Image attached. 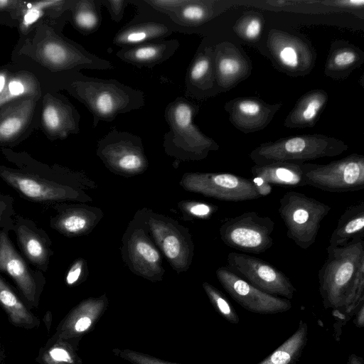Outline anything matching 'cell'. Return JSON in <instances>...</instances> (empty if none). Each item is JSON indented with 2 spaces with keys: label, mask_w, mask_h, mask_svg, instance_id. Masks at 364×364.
<instances>
[{
  "label": "cell",
  "mask_w": 364,
  "mask_h": 364,
  "mask_svg": "<svg viewBox=\"0 0 364 364\" xmlns=\"http://www.w3.org/2000/svg\"><path fill=\"white\" fill-rule=\"evenodd\" d=\"M347 364H364V360L362 357L351 353L348 358Z\"/></svg>",
  "instance_id": "48"
},
{
  "label": "cell",
  "mask_w": 364,
  "mask_h": 364,
  "mask_svg": "<svg viewBox=\"0 0 364 364\" xmlns=\"http://www.w3.org/2000/svg\"><path fill=\"white\" fill-rule=\"evenodd\" d=\"M11 231L14 232L24 258L38 270L46 272L53 255L48 233L31 219L15 215Z\"/></svg>",
  "instance_id": "18"
},
{
  "label": "cell",
  "mask_w": 364,
  "mask_h": 364,
  "mask_svg": "<svg viewBox=\"0 0 364 364\" xmlns=\"http://www.w3.org/2000/svg\"><path fill=\"white\" fill-rule=\"evenodd\" d=\"M282 105V102L269 104L257 97H238L228 101L224 108L230 123L248 134L267 127Z\"/></svg>",
  "instance_id": "17"
},
{
  "label": "cell",
  "mask_w": 364,
  "mask_h": 364,
  "mask_svg": "<svg viewBox=\"0 0 364 364\" xmlns=\"http://www.w3.org/2000/svg\"><path fill=\"white\" fill-rule=\"evenodd\" d=\"M303 164L279 161L265 165L255 164L250 171L254 177H258L270 185L285 188L301 187L307 186Z\"/></svg>",
  "instance_id": "25"
},
{
  "label": "cell",
  "mask_w": 364,
  "mask_h": 364,
  "mask_svg": "<svg viewBox=\"0 0 364 364\" xmlns=\"http://www.w3.org/2000/svg\"><path fill=\"white\" fill-rule=\"evenodd\" d=\"M112 352L115 355L129 362L132 364H179L168 362L163 359L128 348H114L112 350Z\"/></svg>",
  "instance_id": "37"
},
{
  "label": "cell",
  "mask_w": 364,
  "mask_h": 364,
  "mask_svg": "<svg viewBox=\"0 0 364 364\" xmlns=\"http://www.w3.org/2000/svg\"><path fill=\"white\" fill-rule=\"evenodd\" d=\"M77 95L95 119L112 121L144 105L143 93L116 80L91 78L76 83Z\"/></svg>",
  "instance_id": "6"
},
{
  "label": "cell",
  "mask_w": 364,
  "mask_h": 364,
  "mask_svg": "<svg viewBox=\"0 0 364 364\" xmlns=\"http://www.w3.org/2000/svg\"><path fill=\"white\" fill-rule=\"evenodd\" d=\"M331 209L304 193L289 191L280 198L278 212L287 228V237L307 250L316 242L321 223Z\"/></svg>",
  "instance_id": "5"
},
{
  "label": "cell",
  "mask_w": 364,
  "mask_h": 364,
  "mask_svg": "<svg viewBox=\"0 0 364 364\" xmlns=\"http://www.w3.org/2000/svg\"><path fill=\"white\" fill-rule=\"evenodd\" d=\"M9 3V1H8L1 0L0 1V8L6 6Z\"/></svg>",
  "instance_id": "50"
},
{
  "label": "cell",
  "mask_w": 364,
  "mask_h": 364,
  "mask_svg": "<svg viewBox=\"0 0 364 364\" xmlns=\"http://www.w3.org/2000/svg\"><path fill=\"white\" fill-rule=\"evenodd\" d=\"M9 92L16 97L24 95L26 89L23 83L19 80H12L7 85Z\"/></svg>",
  "instance_id": "45"
},
{
  "label": "cell",
  "mask_w": 364,
  "mask_h": 364,
  "mask_svg": "<svg viewBox=\"0 0 364 364\" xmlns=\"http://www.w3.org/2000/svg\"><path fill=\"white\" fill-rule=\"evenodd\" d=\"M348 149L343 141L321 134H301L267 141L250 154L255 165L274 162L303 164L309 161L338 156Z\"/></svg>",
  "instance_id": "3"
},
{
  "label": "cell",
  "mask_w": 364,
  "mask_h": 364,
  "mask_svg": "<svg viewBox=\"0 0 364 364\" xmlns=\"http://www.w3.org/2000/svg\"><path fill=\"white\" fill-rule=\"evenodd\" d=\"M85 266V263L82 259H78L73 262L66 274L65 282L68 285L72 286L80 281Z\"/></svg>",
  "instance_id": "40"
},
{
  "label": "cell",
  "mask_w": 364,
  "mask_h": 364,
  "mask_svg": "<svg viewBox=\"0 0 364 364\" xmlns=\"http://www.w3.org/2000/svg\"><path fill=\"white\" fill-rule=\"evenodd\" d=\"M267 46L274 60L289 75H304L314 67L316 51L300 36L273 28L269 32Z\"/></svg>",
  "instance_id": "15"
},
{
  "label": "cell",
  "mask_w": 364,
  "mask_h": 364,
  "mask_svg": "<svg viewBox=\"0 0 364 364\" xmlns=\"http://www.w3.org/2000/svg\"><path fill=\"white\" fill-rule=\"evenodd\" d=\"M122 242V259L132 272L153 282L162 280L165 271L161 255L137 213Z\"/></svg>",
  "instance_id": "8"
},
{
  "label": "cell",
  "mask_w": 364,
  "mask_h": 364,
  "mask_svg": "<svg viewBox=\"0 0 364 364\" xmlns=\"http://www.w3.org/2000/svg\"><path fill=\"white\" fill-rule=\"evenodd\" d=\"M274 227L275 223L269 217L249 211L225 220L219 232L222 241L228 247L243 252L260 254L272 247Z\"/></svg>",
  "instance_id": "10"
},
{
  "label": "cell",
  "mask_w": 364,
  "mask_h": 364,
  "mask_svg": "<svg viewBox=\"0 0 364 364\" xmlns=\"http://www.w3.org/2000/svg\"><path fill=\"white\" fill-rule=\"evenodd\" d=\"M171 32L172 30L163 23H141L121 30L115 36L114 43L119 46H133L150 40L165 38Z\"/></svg>",
  "instance_id": "29"
},
{
  "label": "cell",
  "mask_w": 364,
  "mask_h": 364,
  "mask_svg": "<svg viewBox=\"0 0 364 364\" xmlns=\"http://www.w3.org/2000/svg\"><path fill=\"white\" fill-rule=\"evenodd\" d=\"M216 277L228 294L243 309L259 314L287 312L290 300L266 293L243 279L227 266L217 269Z\"/></svg>",
  "instance_id": "14"
},
{
  "label": "cell",
  "mask_w": 364,
  "mask_h": 364,
  "mask_svg": "<svg viewBox=\"0 0 364 364\" xmlns=\"http://www.w3.org/2000/svg\"><path fill=\"white\" fill-rule=\"evenodd\" d=\"M14 169L0 166V178L28 200L51 205L92 199L86 193L95 184L84 174L63 168L42 167L28 163Z\"/></svg>",
  "instance_id": "2"
},
{
  "label": "cell",
  "mask_w": 364,
  "mask_h": 364,
  "mask_svg": "<svg viewBox=\"0 0 364 364\" xmlns=\"http://www.w3.org/2000/svg\"><path fill=\"white\" fill-rule=\"evenodd\" d=\"M14 198L9 194L0 193V230L8 228L11 231L16 215Z\"/></svg>",
  "instance_id": "38"
},
{
  "label": "cell",
  "mask_w": 364,
  "mask_h": 364,
  "mask_svg": "<svg viewBox=\"0 0 364 364\" xmlns=\"http://www.w3.org/2000/svg\"><path fill=\"white\" fill-rule=\"evenodd\" d=\"M102 2L107 6L113 20L119 22L123 16L127 1L124 0H107Z\"/></svg>",
  "instance_id": "41"
},
{
  "label": "cell",
  "mask_w": 364,
  "mask_h": 364,
  "mask_svg": "<svg viewBox=\"0 0 364 364\" xmlns=\"http://www.w3.org/2000/svg\"><path fill=\"white\" fill-rule=\"evenodd\" d=\"M180 184L188 191L227 202L261 197L251 179L232 173H186Z\"/></svg>",
  "instance_id": "11"
},
{
  "label": "cell",
  "mask_w": 364,
  "mask_h": 364,
  "mask_svg": "<svg viewBox=\"0 0 364 364\" xmlns=\"http://www.w3.org/2000/svg\"><path fill=\"white\" fill-rule=\"evenodd\" d=\"M215 1H188L178 8L176 16L184 23L198 24L207 21L216 14Z\"/></svg>",
  "instance_id": "31"
},
{
  "label": "cell",
  "mask_w": 364,
  "mask_h": 364,
  "mask_svg": "<svg viewBox=\"0 0 364 364\" xmlns=\"http://www.w3.org/2000/svg\"><path fill=\"white\" fill-rule=\"evenodd\" d=\"M178 47L176 40L146 43L125 48L117 53L123 61L138 67H152L171 56Z\"/></svg>",
  "instance_id": "24"
},
{
  "label": "cell",
  "mask_w": 364,
  "mask_h": 364,
  "mask_svg": "<svg viewBox=\"0 0 364 364\" xmlns=\"http://www.w3.org/2000/svg\"><path fill=\"white\" fill-rule=\"evenodd\" d=\"M328 100V95L322 89L304 93L296 101L286 117L284 125L290 129L313 127L318 120Z\"/></svg>",
  "instance_id": "23"
},
{
  "label": "cell",
  "mask_w": 364,
  "mask_h": 364,
  "mask_svg": "<svg viewBox=\"0 0 364 364\" xmlns=\"http://www.w3.org/2000/svg\"><path fill=\"white\" fill-rule=\"evenodd\" d=\"M196 107L183 98H178L166 108V119L170 131L164 137L166 153L184 161H198L217 151L218 144L205 135L193 124Z\"/></svg>",
  "instance_id": "4"
},
{
  "label": "cell",
  "mask_w": 364,
  "mask_h": 364,
  "mask_svg": "<svg viewBox=\"0 0 364 364\" xmlns=\"http://www.w3.org/2000/svg\"><path fill=\"white\" fill-rule=\"evenodd\" d=\"M187 0H154L146 1L155 8L165 11H175L186 3Z\"/></svg>",
  "instance_id": "42"
},
{
  "label": "cell",
  "mask_w": 364,
  "mask_h": 364,
  "mask_svg": "<svg viewBox=\"0 0 364 364\" xmlns=\"http://www.w3.org/2000/svg\"><path fill=\"white\" fill-rule=\"evenodd\" d=\"M257 190L258 193L261 197L269 195L272 191V187L269 183L264 182L258 177H254L252 180Z\"/></svg>",
  "instance_id": "44"
},
{
  "label": "cell",
  "mask_w": 364,
  "mask_h": 364,
  "mask_svg": "<svg viewBox=\"0 0 364 364\" xmlns=\"http://www.w3.org/2000/svg\"><path fill=\"white\" fill-rule=\"evenodd\" d=\"M97 154L111 171L122 176L141 174L148 167L140 138L127 132H110L99 141Z\"/></svg>",
  "instance_id": "12"
},
{
  "label": "cell",
  "mask_w": 364,
  "mask_h": 364,
  "mask_svg": "<svg viewBox=\"0 0 364 364\" xmlns=\"http://www.w3.org/2000/svg\"><path fill=\"white\" fill-rule=\"evenodd\" d=\"M57 106L49 105L43 112V119L46 128L50 131H59L64 125L65 117Z\"/></svg>",
  "instance_id": "39"
},
{
  "label": "cell",
  "mask_w": 364,
  "mask_h": 364,
  "mask_svg": "<svg viewBox=\"0 0 364 364\" xmlns=\"http://www.w3.org/2000/svg\"><path fill=\"white\" fill-rule=\"evenodd\" d=\"M364 62V52L343 40L333 42L324 65V74L334 80H343Z\"/></svg>",
  "instance_id": "22"
},
{
  "label": "cell",
  "mask_w": 364,
  "mask_h": 364,
  "mask_svg": "<svg viewBox=\"0 0 364 364\" xmlns=\"http://www.w3.org/2000/svg\"><path fill=\"white\" fill-rule=\"evenodd\" d=\"M264 25L262 15L250 11L242 16L233 26L235 33L247 41H255L262 34Z\"/></svg>",
  "instance_id": "33"
},
{
  "label": "cell",
  "mask_w": 364,
  "mask_h": 364,
  "mask_svg": "<svg viewBox=\"0 0 364 364\" xmlns=\"http://www.w3.org/2000/svg\"><path fill=\"white\" fill-rule=\"evenodd\" d=\"M40 15L39 9H31L24 16V23L27 26L33 23L39 18Z\"/></svg>",
  "instance_id": "46"
},
{
  "label": "cell",
  "mask_w": 364,
  "mask_h": 364,
  "mask_svg": "<svg viewBox=\"0 0 364 364\" xmlns=\"http://www.w3.org/2000/svg\"><path fill=\"white\" fill-rule=\"evenodd\" d=\"M100 17L94 1H82L79 2L74 19L80 28L93 31L100 24Z\"/></svg>",
  "instance_id": "35"
},
{
  "label": "cell",
  "mask_w": 364,
  "mask_h": 364,
  "mask_svg": "<svg viewBox=\"0 0 364 364\" xmlns=\"http://www.w3.org/2000/svg\"><path fill=\"white\" fill-rule=\"evenodd\" d=\"M178 206L188 216L199 219H209L218 210L217 205L204 201H182Z\"/></svg>",
  "instance_id": "36"
},
{
  "label": "cell",
  "mask_w": 364,
  "mask_h": 364,
  "mask_svg": "<svg viewBox=\"0 0 364 364\" xmlns=\"http://www.w3.org/2000/svg\"><path fill=\"white\" fill-rule=\"evenodd\" d=\"M108 304L105 294L82 301L65 318L60 329L61 337L80 341L85 334L94 329Z\"/></svg>",
  "instance_id": "21"
},
{
  "label": "cell",
  "mask_w": 364,
  "mask_h": 364,
  "mask_svg": "<svg viewBox=\"0 0 364 364\" xmlns=\"http://www.w3.org/2000/svg\"><path fill=\"white\" fill-rule=\"evenodd\" d=\"M307 186L331 193L357 191L364 188V156L351 154L326 164L304 163Z\"/></svg>",
  "instance_id": "9"
},
{
  "label": "cell",
  "mask_w": 364,
  "mask_h": 364,
  "mask_svg": "<svg viewBox=\"0 0 364 364\" xmlns=\"http://www.w3.org/2000/svg\"><path fill=\"white\" fill-rule=\"evenodd\" d=\"M228 266L255 287L274 296L289 300L296 288L289 278L270 263L254 256L235 252L227 257Z\"/></svg>",
  "instance_id": "13"
},
{
  "label": "cell",
  "mask_w": 364,
  "mask_h": 364,
  "mask_svg": "<svg viewBox=\"0 0 364 364\" xmlns=\"http://www.w3.org/2000/svg\"><path fill=\"white\" fill-rule=\"evenodd\" d=\"M6 78L4 75L0 74V94L3 92L5 87Z\"/></svg>",
  "instance_id": "49"
},
{
  "label": "cell",
  "mask_w": 364,
  "mask_h": 364,
  "mask_svg": "<svg viewBox=\"0 0 364 364\" xmlns=\"http://www.w3.org/2000/svg\"><path fill=\"white\" fill-rule=\"evenodd\" d=\"M137 213L172 268L178 273L187 271L191 264L194 250L189 230L176 220L145 208Z\"/></svg>",
  "instance_id": "7"
},
{
  "label": "cell",
  "mask_w": 364,
  "mask_h": 364,
  "mask_svg": "<svg viewBox=\"0 0 364 364\" xmlns=\"http://www.w3.org/2000/svg\"><path fill=\"white\" fill-rule=\"evenodd\" d=\"M52 208L56 211V214L50 218V226L68 237L88 234L103 216L100 208L81 203H58Z\"/></svg>",
  "instance_id": "20"
},
{
  "label": "cell",
  "mask_w": 364,
  "mask_h": 364,
  "mask_svg": "<svg viewBox=\"0 0 364 364\" xmlns=\"http://www.w3.org/2000/svg\"><path fill=\"white\" fill-rule=\"evenodd\" d=\"M308 337V324L301 319L296 331L257 364H296L305 349Z\"/></svg>",
  "instance_id": "27"
},
{
  "label": "cell",
  "mask_w": 364,
  "mask_h": 364,
  "mask_svg": "<svg viewBox=\"0 0 364 364\" xmlns=\"http://www.w3.org/2000/svg\"><path fill=\"white\" fill-rule=\"evenodd\" d=\"M0 306L8 314L10 321L26 328L38 326V320L26 307L12 287L0 275Z\"/></svg>",
  "instance_id": "28"
},
{
  "label": "cell",
  "mask_w": 364,
  "mask_h": 364,
  "mask_svg": "<svg viewBox=\"0 0 364 364\" xmlns=\"http://www.w3.org/2000/svg\"><path fill=\"white\" fill-rule=\"evenodd\" d=\"M202 287L215 310L230 323L237 324L240 322L239 316L226 296L207 282H204Z\"/></svg>",
  "instance_id": "34"
},
{
  "label": "cell",
  "mask_w": 364,
  "mask_h": 364,
  "mask_svg": "<svg viewBox=\"0 0 364 364\" xmlns=\"http://www.w3.org/2000/svg\"><path fill=\"white\" fill-rule=\"evenodd\" d=\"M353 323L357 328L364 327V304H363L354 314Z\"/></svg>",
  "instance_id": "47"
},
{
  "label": "cell",
  "mask_w": 364,
  "mask_h": 364,
  "mask_svg": "<svg viewBox=\"0 0 364 364\" xmlns=\"http://www.w3.org/2000/svg\"><path fill=\"white\" fill-rule=\"evenodd\" d=\"M363 229L364 202L360 201L344 210L331 235L328 246L341 247L355 237L363 238Z\"/></svg>",
  "instance_id": "26"
},
{
  "label": "cell",
  "mask_w": 364,
  "mask_h": 364,
  "mask_svg": "<svg viewBox=\"0 0 364 364\" xmlns=\"http://www.w3.org/2000/svg\"><path fill=\"white\" fill-rule=\"evenodd\" d=\"M188 80L191 85L200 90L205 91L213 88L215 82L213 48L205 47L197 54L191 65Z\"/></svg>",
  "instance_id": "30"
},
{
  "label": "cell",
  "mask_w": 364,
  "mask_h": 364,
  "mask_svg": "<svg viewBox=\"0 0 364 364\" xmlns=\"http://www.w3.org/2000/svg\"><path fill=\"white\" fill-rule=\"evenodd\" d=\"M30 102L27 101L20 108L14 109L0 119V141H8L16 136L28 122Z\"/></svg>",
  "instance_id": "32"
},
{
  "label": "cell",
  "mask_w": 364,
  "mask_h": 364,
  "mask_svg": "<svg viewBox=\"0 0 364 364\" xmlns=\"http://www.w3.org/2000/svg\"><path fill=\"white\" fill-rule=\"evenodd\" d=\"M327 257L318 273V290L325 309H331L338 329L364 304V241L326 248Z\"/></svg>",
  "instance_id": "1"
},
{
  "label": "cell",
  "mask_w": 364,
  "mask_h": 364,
  "mask_svg": "<svg viewBox=\"0 0 364 364\" xmlns=\"http://www.w3.org/2000/svg\"><path fill=\"white\" fill-rule=\"evenodd\" d=\"M213 49L215 82L220 90H229L250 75L251 61L240 48L225 41Z\"/></svg>",
  "instance_id": "19"
},
{
  "label": "cell",
  "mask_w": 364,
  "mask_h": 364,
  "mask_svg": "<svg viewBox=\"0 0 364 364\" xmlns=\"http://www.w3.org/2000/svg\"><path fill=\"white\" fill-rule=\"evenodd\" d=\"M8 228L0 230V272L16 284L28 304L36 306L46 284L40 270H33L11 241Z\"/></svg>",
  "instance_id": "16"
},
{
  "label": "cell",
  "mask_w": 364,
  "mask_h": 364,
  "mask_svg": "<svg viewBox=\"0 0 364 364\" xmlns=\"http://www.w3.org/2000/svg\"><path fill=\"white\" fill-rule=\"evenodd\" d=\"M335 6L345 9H363V0H341L331 2Z\"/></svg>",
  "instance_id": "43"
}]
</instances>
